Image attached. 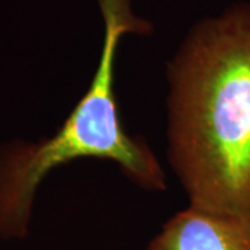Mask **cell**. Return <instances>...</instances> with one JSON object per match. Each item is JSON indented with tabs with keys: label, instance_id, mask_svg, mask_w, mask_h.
<instances>
[{
	"label": "cell",
	"instance_id": "cell-1",
	"mask_svg": "<svg viewBox=\"0 0 250 250\" xmlns=\"http://www.w3.org/2000/svg\"><path fill=\"white\" fill-rule=\"evenodd\" d=\"M167 83V159L189 206L250 220V3L195 22Z\"/></svg>",
	"mask_w": 250,
	"mask_h": 250
},
{
	"label": "cell",
	"instance_id": "cell-2",
	"mask_svg": "<svg viewBox=\"0 0 250 250\" xmlns=\"http://www.w3.org/2000/svg\"><path fill=\"white\" fill-rule=\"evenodd\" d=\"M103 20V45L89 86L52 136L0 146V239L20 241L29 232L35 196L56 168L81 159L116 163L134 185L167 189L160 161L120 116L116 90L118 49L126 35H150L152 22L135 14L131 0H96Z\"/></svg>",
	"mask_w": 250,
	"mask_h": 250
},
{
	"label": "cell",
	"instance_id": "cell-3",
	"mask_svg": "<svg viewBox=\"0 0 250 250\" xmlns=\"http://www.w3.org/2000/svg\"><path fill=\"white\" fill-rule=\"evenodd\" d=\"M146 250H250V220L189 206L164 223Z\"/></svg>",
	"mask_w": 250,
	"mask_h": 250
}]
</instances>
